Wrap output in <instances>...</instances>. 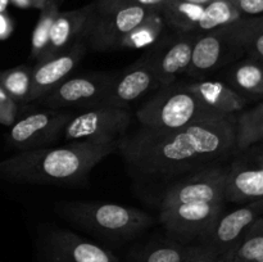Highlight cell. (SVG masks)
I'll use <instances>...</instances> for the list:
<instances>
[{"mask_svg": "<svg viewBox=\"0 0 263 262\" xmlns=\"http://www.w3.org/2000/svg\"><path fill=\"white\" fill-rule=\"evenodd\" d=\"M259 199H263V151L234 161L226 177V202L243 204Z\"/></svg>", "mask_w": 263, "mask_h": 262, "instance_id": "cell-16", "label": "cell"}, {"mask_svg": "<svg viewBox=\"0 0 263 262\" xmlns=\"http://www.w3.org/2000/svg\"><path fill=\"white\" fill-rule=\"evenodd\" d=\"M73 116L69 109L31 110L10 126L7 144L18 152L48 148L62 138L64 127Z\"/></svg>", "mask_w": 263, "mask_h": 262, "instance_id": "cell-7", "label": "cell"}, {"mask_svg": "<svg viewBox=\"0 0 263 262\" xmlns=\"http://www.w3.org/2000/svg\"><path fill=\"white\" fill-rule=\"evenodd\" d=\"M0 87L21 105L30 102L32 87V66L21 64L0 72Z\"/></svg>", "mask_w": 263, "mask_h": 262, "instance_id": "cell-25", "label": "cell"}, {"mask_svg": "<svg viewBox=\"0 0 263 262\" xmlns=\"http://www.w3.org/2000/svg\"><path fill=\"white\" fill-rule=\"evenodd\" d=\"M49 0H10V3L23 9H43Z\"/></svg>", "mask_w": 263, "mask_h": 262, "instance_id": "cell-33", "label": "cell"}, {"mask_svg": "<svg viewBox=\"0 0 263 262\" xmlns=\"http://www.w3.org/2000/svg\"><path fill=\"white\" fill-rule=\"evenodd\" d=\"M57 211L81 230L112 241L135 238L154 223L145 211L112 202L71 200L59 203Z\"/></svg>", "mask_w": 263, "mask_h": 262, "instance_id": "cell-4", "label": "cell"}, {"mask_svg": "<svg viewBox=\"0 0 263 262\" xmlns=\"http://www.w3.org/2000/svg\"><path fill=\"white\" fill-rule=\"evenodd\" d=\"M263 216V199L243 203L217 220L195 240L228 259L249 228Z\"/></svg>", "mask_w": 263, "mask_h": 262, "instance_id": "cell-11", "label": "cell"}, {"mask_svg": "<svg viewBox=\"0 0 263 262\" xmlns=\"http://www.w3.org/2000/svg\"><path fill=\"white\" fill-rule=\"evenodd\" d=\"M115 73L95 72L68 77L51 90L49 94L36 100L35 104L50 109H69V108H86L102 104L108 86L112 82Z\"/></svg>", "mask_w": 263, "mask_h": 262, "instance_id": "cell-10", "label": "cell"}, {"mask_svg": "<svg viewBox=\"0 0 263 262\" xmlns=\"http://www.w3.org/2000/svg\"><path fill=\"white\" fill-rule=\"evenodd\" d=\"M213 113L203 105L186 82H174L159 87V91L136 110V118L143 128L176 130Z\"/></svg>", "mask_w": 263, "mask_h": 262, "instance_id": "cell-5", "label": "cell"}, {"mask_svg": "<svg viewBox=\"0 0 263 262\" xmlns=\"http://www.w3.org/2000/svg\"><path fill=\"white\" fill-rule=\"evenodd\" d=\"M187 87L198 97L205 108L222 116H234L241 112L247 99L225 81L194 80L186 82Z\"/></svg>", "mask_w": 263, "mask_h": 262, "instance_id": "cell-18", "label": "cell"}, {"mask_svg": "<svg viewBox=\"0 0 263 262\" xmlns=\"http://www.w3.org/2000/svg\"><path fill=\"white\" fill-rule=\"evenodd\" d=\"M241 18L243 15L231 0H216L204 7L195 33H204L228 27Z\"/></svg>", "mask_w": 263, "mask_h": 262, "instance_id": "cell-26", "label": "cell"}, {"mask_svg": "<svg viewBox=\"0 0 263 262\" xmlns=\"http://www.w3.org/2000/svg\"><path fill=\"white\" fill-rule=\"evenodd\" d=\"M154 10L143 7L98 8L87 30L85 43L91 51L120 50L125 36ZM159 12V10H158Z\"/></svg>", "mask_w": 263, "mask_h": 262, "instance_id": "cell-8", "label": "cell"}, {"mask_svg": "<svg viewBox=\"0 0 263 262\" xmlns=\"http://www.w3.org/2000/svg\"><path fill=\"white\" fill-rule=\"evenodd\" d=\"M263 261V216L247 230L229 257V262Z\"/></svg>", "mask_w": 263, "mask_h": 262, "instance_id": "cell-27", "label": "cell"}, {"mask_svg": "<svg viewBox=\"0 0 263 262\" xmlns=\"http://www.w3.org/2000/svg\"><path fill=\"white\" fill-rule=\"evenodd\" d=\"M87 49L85 40L73 44L71 48L61 51L50 58L41 59L32 66V87L30 102L35 103L55 89L61 82L68 79L69 74L81 63Z\"/></svg>", "mask_w": 263, "mask_h": 262, "instance_id": "cell-15", "label": "cell"}, {"mask_svg": "<svg viewBox=\"0 0 263 262\" xmlns=\"http://www.w3.org/2000/svg\"><path fill=\"white\" fill-rule=\"evenodd\" d=\"M204 7L182 2V0H168L161 9L164 23L174 32L195 33L198 23L202 18Z\"/></svg>", "mask_w": 263, "mask_h": 262, "instance_id": "cell-22", "label": "cell"}, {"mask_svg": "<svg viewBox=\"0 0 263 262\" xmlns=\"http://www.w3.org/2000/svg\"><path fill=\"white\" fill-rule=\"evenodd\" d=\"M236 152H246L263 141V102L235 117Z\"/></svg>", "mask_w": 263, "mask_h": 262, "instance_id": "cell-23", "label": "cell"}, {"mask_svg": "<svg viewBox=\"0 0 263 262\" xmlns=\"http://www.w3.org/2000/svg\"><path fill=\"white\" fill-rule=\"evenodd\" d=\"M186 254L187 244L167 235L135 249L128 256V262H185Z\"/></svg>", "mask_w": 263, "mask_h": 262, "instance_id": "cell-20", "label": "cell"}, {"mask_svg": "<svg viewBox=\"0 0 263 262\" xmlns=\"http://www.w3.org/2000/svg\"><path fill=\"white\" fill-rule=\"evenodd\" d=\"M54 2H55V3H57V4H58V5H59V7H61V5H62V4H63V3H64V2H66V0H54Z\"/></svg>", "mask_w": 263, "mask_h": 262, "instance_id": "cell-37", "label": "cell"}, {"mask_svg": "<svg viewBox=\"0 0 263 262\" xmlns=\"http://www.w3.org/2000/svg\"><path fill=\"white\" fill-rule=\"evenodd\" d=\"M229 31L249 58L263 64V15L243 17L229 26Z\"/></svg>", "mask_w": 263, "mask_h": 262, "instance_id": "cell-21", "label": "cell"}, {"mask_svg": "<svg viewBox=\"0 0 263 262\" xmlns=\"http://www.w3.org/2000/svg\"><path fill=\"white\" fill-rule=\"evenodd\" d=\"M74 113L63 130L66 143H118L127 135L131 125L128 108L99 104Z\"/></svg>", "mask_w": 263, "mask_h": 262, "instance_id": "cell-6", "label": "cell"}, {"mask_svg": "<svg viewBox=\"0 0 263 262\" xmlns=\"http://www.w3.org/2000/svg\"><path fill=\"white\" fill-rule=\"evenodd\" d=\"M168 0H95L98 8H115V7H143L146 9L159 10L166 5Z\"/></svg>", "mask_w": 263, "mask_h": 262, "instance_id": "cell-30", "label": "cell"}, {"mask_svg": "<svg viewBox=\"0 0 263 262\" xmlns=\"http://www.w3.org/2000/svg\"><path fill=\"white\" fill-rule=\"evenodd\" d=\"M36 262H120L110 251L66 229H50L36 241Z\"/></svg>", "mask_w": 263, "mask_h": 262, "instance_id": "cell-9", "label": "cell"}, {"mask_svg": "<svg viewBox=\"0 0 263 262\" xmlns=\"http://www.w3.org/2000/svg\"><path fill=\"white\" fill-rule=\"evenodd\" d=\"M197 36L198 33L175 32L154 50L148 51L158 89L174 84L177 77L186 73Z\"/></svg>", "mask_w": 263, "mask_h": 262, "instance_id": "cell-14", "label": "cell"}, {"mask_svg": "<svg viewBox=\"0 0 263 262\" xmlns=\"http://www.w3.org/2000/svg\"><path fill=\"white\" fill-rule=\"evenodd\" d=\"M59 8L61 7L54 0H49L48 4L43 9H40L39 20L33 27L32 36H31L30 58L33 61L37 62L48 46L51 26H53L57 14L59 13Z\"/></svg>", "mask_w": 263, "mask_h": 262, "instance_id": "cell-28", "label": "cell"}, {"mask_svg": "<svg viewBox=\"0 0 263 262\" xmlns=\"http://www.w3.org/2000/svg\"><path fill=\"white\" fill-rule=\"evenodd\" d=\"M182 2L193 3V4H197V5H202V7H205V5L211 4V3L216 2V0H182Z\"/></svg>", "mask_w": 263, "mask_h": 262, "instance_id": "cell-35", "label": "cell"}, {"mask_svg": "<svg viewBox=\"0 0 263 262\" xmlns=\"http://www.w3.org/2000/svg\"><path fill=\"white\" fill-rule=\"evenodd\" d=\"M118 151V143H66L22 151L0 161V179L15 184L73 186L86 181L97 164Z\"/></svg>", "mask_w": 263, "mask_h": 262, "instance_id": "cell-3", "label": "cell"}, {"mask_svg": "<svg viewBox=\"0 0 263 262\" xmlns=\"http://www.w3.org/2000/svg\"><path fill=\"white\" fill-rule=\"evenodd\" d=\"M22 115V105L0 87V125L12 126Z\"/></svg>", "mask_w": 263, "mask_h": 262, "instance_id": "cell-29", "label": "cell"}, {"mask_svg": "<svg viewBox=\"0 0 263 262\" xmlns=\"http://www.w3.org/2000/svg\"><path fill=\"white\" fill-rule=\"evenodd\" d=\"M10 0H0V13H4L9 5Z\"/></svg>", "mask_w": 263, "mask_h": 262, "instance_id": "cell-36", "label": "cell"}, {"mask_svg": "<svg viewBox=\"0 0 263 262\" xmlns=\"http://www.w3.org/2000/svg\"><path fill=\"white\" fill-rule=\"evenodd\" d=\"M94 10L95 3H90L81 8L66 12L59 10L51 26L48 46L39 61L50 58L71 48L73 44L85 40Z\"/></svg>", "mask_w": 263, "mask_h": 262, "instance_id": "cell-17", "label": "cell"}, {"mask_svg": "<svg viewBox=\"0 0 263 262\" xmlns=\"http://www.w3.org/2000/svg\"><path fill=\"white\" fill-rule=\"evenodd\" d=\"M226 80L246 99L263 97V64L249 57L233 64L226 72Z\"/></svg>", "mask_w": 263, "mask_h": 262, "instance_id": "cell-19", "label": "cell"}, {"mask_svg": "<svg viewBox=\"0 0 263 262\" xmlns=\"http://www.w3.org/2000/svg\"><path fill=\"white\" fill-rule=\"evenodd\" d=\"M262 262H263V261H262Z\"/></svg>", "mask_w": 263, "mask_h": 262, "instance_id": "cell-38", "label": "cell"}, {"mask_svg": "<svg viewBox=\"0 0 263 262\" xmlns=\"http://www.w3.org/2000/svg\"><path fill=\"white\" fill-rule=\"evenodd\" d=\"M243 17H262L263 0H231Z\"/></svg>", "mask_w": 263, "mask_h": 262, "instance_id": "cell-32", "label": "cell"}, {"mask_svg": "<svg viewBox=\"0 0 263 262\" xmlns=\"http://www.w3.org/2000/svg\"><path fill=\"white\" fill-rule=\"evenodd\" d=\"M241 49L234 41L228 27L218 28L210 32L198 33L193 48L192 61L186 69L190 79L203 80L205 74L217 71L234 55L241 53Z\"/></svg>", "mask_w": 263, "mask_h": 262, "instance_id": "cell-12", "label": "cell"}, {"mask_svg": "<svg viewBox=\"0 0 263 262\" xmlns=\"http://www.w3.org/2000/svg\"><path fill=\"white\" fill-rule=\"evenodd\" d=\"M228 167L210 166L189 175L164 193L159 218L168 236L195 241L223 212Z\"/></svg>", "mask_w": 263, "mask_h": 262, "instance_id": "cell-2", "label": "cell"}, {"mask_svg": "<svg viewBox=\"0 0 263 262\" xmlns=\"http://www.w3.org/2000/svg\"><path fill=\"white\" fill-rule=\"evenodd\" d=\"M154 87H158V84L152 59L146 53L123 71L115 73L102 104L128 108L130 103L144 97Z\"/></svg>", "mask_w": 263, "mask_h": 262, "instance_id": "cell-13", "label": "cell"}, {"mask_svg": "<svg viewBox=\"0 0 263 262\" xmlns=\"http://www.w3.org/2000/svg\"><path fill=\"white\" fill-rule=\"evenodd\" d=\"M166 23L161 12L154 10L143 22L134 27L120 45V50H138L153 46L159 40V36L163 32Z\"/></svg>", "mask_w": 263, "mask_h": 262, "instance_id": "cell-24", "label": "cell"}, {"mask_svg": "<svg viewBox=\"0 0 263 262\" xmlns=\"http://www.w3.org/2000/svg\"><path fill=\"white\" fill-rule=\"evenodd\" d=\"M13 31V22L7 13H0V40H5Z\"/></svg>", "mask_w": 263, "mask_h": 262, "instance_id": "cell-34", "label": "cell"}, {"mask_svg": "<svg viewBox=\"0 0 263 262\" xmlns=\"http://www.w3.org/2000/svg\"><path fill=\"white\" fill-rule=\"evenodd\" d=\"M185 262H228V259L218 256L208 247L200 243L187 244V254Z\"/></svg>", "mask_w": 263, "mask_h": 262, "instance_id": "cell-31", "label": "cell"}, {"mask_svg": "<svg viewBox=\"0 0 263 262\" xmlns=\"http://www.w3.org/2000/svg\"><path fill=\"white\" fill-rule=\"evenodd\" d=\"M118 152L143 176L199 171L236 152L235 117L213 113L176 130L141 127L120 141Z\"/></svg>", "mask_w": 263, "mask_h": 262, "instance_id": "cell-1", "label": "cell"}]
</instances>
